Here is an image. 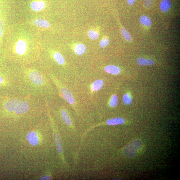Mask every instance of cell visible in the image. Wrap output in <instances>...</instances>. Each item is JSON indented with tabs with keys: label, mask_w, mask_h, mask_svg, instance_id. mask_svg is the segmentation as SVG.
<instances>
[{
	"label": "cell",
	"mask_w": 180,
	"mask_h": 180,
	"mask_svg": "<svg viewBox=\"0 0 180 180\" xmlns=\"http://www.w3.org/2000/svg\"><path fill=\"white\" fill-rule=\"evenodd\" d=\"M140 21L141 25L146 27H150L152 25V22L150 18L146 16H141L140 18Z\"/></svg>",
	"instance_id": "cell-14"
},
{
	"label": "cell",
	"mask_w": 180,
	"mask_h": 180,
	"mask_svg": "<svg viewBox=\"0 0 180 180\" xmlns=\"http://www.w3.org/2000/svg\"><path fill=\"white\" fill-rule=\"evenodd\" d=\"M118 103V98L116 95H113L110 100V106L112 107H115L117 106Z\"/></svg>",
	"instance_id": "cell-18"
},
{
	"label": "cell",
	"mask_w": 180,
	"mask_h": 180,
	"mask_svg": "<svg viewBox=\"0 0 180 180\" xmlns=\"http://www.w3.org/2000/svg\"><path fill=\"white\" fill-rule=\"evenodd\" d=\"M4 29V23L2 19L0 18V38L2 37L3 35Z\"/></svg>",
	"instance_id": "cell-22"
},
{
	"label": "cell",
	"mask_w": 180,
	"mask_h": 180,
	"mask_svg": "<svg viewBox=\"0 0 180 180\" xmlns=\"http://www.w3.org/2000/svg\"><path fill=\"white\" fill-rule=\"evenodd\" d=\"M155 0H144L143 6L146 9H149L154 4Z\"/></svg>",
	"instance_id": "cell-21"
},
{
	"label": "cell",
	"mask_w": 180,
	"mask_h": 180,
	"mask_svg": "<svg viewBox=\"0 0 180 180\" xmlns=\"http://www.w3.org/2000/svg\"><path fill=\"white\" fill-rule=\"evenodd\" d=\"M26 138L28 143L32 145H37L39 143V138L35 131H31L29 132L26 136Z\"/></svg>",
	"instance_id": "cell-3"
},
{
	"label": "cell",
	"mask_w": 180,
	"mask_h": 180,
	"mask_svg": "<svg viewBox=\"0 0 180 180\" xmlns=\"http://www.w3.org/2000/svg\"><path fill=\"white\" fill-rule=\"evenodd\" d=\"M136 0H127L128 4L129 5H133L136 2Z\"/></svg>",
	"instance_id": "cell-24"
},
{
	"label": "cell",
	"mask_w": 180,
	"mask_h": 180,
	"mask_svg": "<svg viewBox=\"0 0 180 180\" xmlns=\"http://www.w3.org/2000/svg\"><path fill=\"white\" fill-rule=\"evenodd\" d=\"M104 70L108 73L117 75L119 73L120 68L114 65H109L105 67Z\"/></svg>",
	"instance_id": "cell-8"
},
{
	"label": "cell",
	"mask_w": 180,
	"mask_h": 180,
	"mask_svg": "<svg viewBox=\"0 0 180 180\" xmlns=\"http://www.w3.org/2000/svg\"><path fill=\"white\" fill-rule=\"evenodd\" d=\"M57 85L59 88L60 94L64 99L70 104H73L75 103V100L73 95L68 88L64 86H61L58 83Z\"/></svg>",
	"instance_id": "cell-2"
},
{
	"label": "cell",
	"mask_w": 180,
	"mask_h": 180,
	"mask_svg": "<svg viewBox=\"0 0 180 180\" xmlns=\"http://www.w3.org/2000/svg\"><path fill=\"white\" fill-rule=\"evenodd\" d=\"M86 47L83 44H77L74 48V51L75 53L78 55H81L85 52Z\"/></svg>",
	"instance_id": "cell-13"
},
{
	"label": "cell",
	"mask_w": 180,
	"mask_h": 180,
	"mask_svg": "<svg viewBox=\"0 0 180 180\" xmlns=\"http://www.w3.org/2000/svg\"><path fill=\"white\" fill-rule=\"evenodd\" d=\"M109 43V40L107 37L103 38L100 42V46L102 48L107 47Z\"/></svg>",
	"instance_id": "cell-20"
},
{
	"label": "cell",
	"mask_w": 180,
	"mask_h": 180,
	"mask_svg": "<svg viewBox=\"0 0 180 180\" xmlns=\"http://www.w3.org/2000/svg\"><path fill=\"white\" fill-rule=\"evenodd\" d=\"M104 85V82L102 80H96L92 84V89L93 91H97L101 88Z\"/></svg>",
	"instance_id": "cell-15"
},
{
	"label": "cell",
	"mask_w": 180,
	"mask_h": 180,
	"mask_svg": "<svg viewBox=\"0 0 180 180\" xmlns=\"http://www.w3.org/2000/svg\"><path fill=\"white\" fill-rule=\"evenodd\" d=\"M123 101L125 104L129 105L131 104L132 98L128 93H126L123 96Z\"/></svg>",
	"instance_id": "cell-19"
},
{
	"label": "cell",
	"mask_w": 180,
	"mask_h": 180,
	"mask_svg": "<svg viewBox=\"0 0 180 180\" xmlns=\"http://www.w3.org/2000/svg\"><path fill=\"white\" fill-rule=\"evenodd\" d=\"M54 139L57 150L59 153H61L63 151V146H62L61 138L59 134L55 133Z\"/></svg>",
	"instance_id": "cell-9"
},
{
	"label": "cell",
	"mask_w": 180,
	"mask_h": 180,
	"mask_svg": "<svg viewBox=\"0 0 180 180\" xmlns=\"http://www.w3.org/2000/svg\"><path fill=\"white\" fill-rule=\"evenodd\" d=\"M55 61L60 66H64L65 64V60L61 54L58 52H55L52 54Z\"/></svg>",
	"instance_id": "cell-4"
},
{
	"label": "cell",
	"mask_w": 180,
	"mask_h": 180,
	"mask_svg": "<svg viewBox=\"0 0 180 180\" xmlns=\"http://www.w3.org/2000/svg\"><path fill=\"white\" fill-rule=\"evenodd\" d=\"M88 36L90 39L94 40H97L99 37V33L97 31L93 29L89 30L88 32Z\"/></svg>",
	"instance_id": "cell-17"
},
{
	"label": "cell",
	"mask_w": 180,
	"mask_h": 180,
	"mask_svg": "<svg viewBox=\"0 0 180 180\" xmlns=\"http://www.w3.org/2000/svg\"><path fill=\"white\" fill-rule=\"evenodd\" d=\"M121 30L122 35L124 40L127 42H131L132 38L130 33L126 30V29L123 27L121 28Z\"/></svg>",
	"instance_id": "cell-16"
},
{
	"label": "cell",
	"mask_w": 180,
	"mask_h": 180,
	"mask_svg": "<svg viewBox=\"0 0 180 180\" xmlns=\"http://www.w3.org/2000/svg\"><path fill=\"white\" fill-rule=\"evenodd\" d=\"M137 63L140 66H152L154 64L153 60L151 59H148L140 57L137 59Z\"/></svg>",
	"instance_id": "cell-11"
},
{
	"label": "cell",
	"mask_w": 180,
	"mask_h": 180,
	"mask_svg": "<svg viewBox=\"0 0 180 180\" xmlns=\"http://www.w3.org/2000/svg\"><path fill=\"white\" fill-rule=\"evenodd\" d=\"M124 121V119L121 117H116L108 120L107 123L109 125L114 126L123 124Z\"/></svg>",
	"instance_id": "cell-10"
},
{
	"label": "cell",
	"mask_w": 180,
	"mask_h": 180,
	"mask_svg": "<svg viewBox=\"0 0 180 180\" xmlns=\"http://www.w3.org/2000/svg\"><path fill=\"white\" fill-rule=\"evenodd\" d=\"M50 179V177L48 175H45L44 176H42L40 179V180H49Z\"/></svg>",
	"instance_id": "cell-23"
},
{
	"label": "cell",
	"mask_w": 180,
	"mask_h": 180,
	"mask_svg": "<svg viewBox=\"0 0 180 180\" xmlns=\"http://www.w3.org/2000/svg\"><path fill=\"white\" fill-rule=\"evenodd\" d=\"M31 6L33 11L37 12L42 10L44 8L45 4L42 1H35L31 4Z\"/></svg>",
	"instance_id": "cell-5"
},
{
	"label": "cell",
	"mask_w": 180,
	"mask_h": 180,
	"mask_svg": "<svg viewBox=\"0 0 180 180\" xmlns=\"http://www.w3.org/2000/svg\"><path fill=\"white\" fill-rule=\"evenodd\" d=\"M33 24L38 27L47 28L50 26V24L47 21L44 19L38 18L35 19L33 21Z\"/></svg>",
	"instance_id": "cell-7"
},
{
	"label": "cell",
	"mask_w": 180,
	"mask_h": 180,
	"mask_svg": "<svg viewBox=\"0 0 180 180\" xmlns=\"http://www.w3.org/2000/svg\"><path fill=\"white\" fill-rule=\"evenodd\" d=\"M16 70L19 91L38 100L47 99L50 88L46 72L40 66L20 65Z\"/></svg>",
	"instance_id": "cell-1"
},
{
	"label": "cell",
	"mask_w": 180,
	"mask_h": 180,
	"mask_svg": "<svg viewBox=\"0 0 180 180\" xmlns=\"http://www.w3.org/2000/svg\"><path fill=\"white\" fill-rule=\"evenodd\" d=\"M171 6L170 0H162L160 4V10L163 13H166L171 8Z\"/></svg>",
	"instance_id": "cell-6"
},
{
	"label": "cell",
	"mask_w": 180,
	"mask_h": 180,
	"mask_svg": "<svg viewBox=\"0 0 180 180\" xmlns=\"http://www.w3.org/2000/svg\"><path fill=\"white\" fill-rule=\"evenodd\" d=\"M61 118L64 123L68 126H71L72 124V121L66 110H61Z\"/></svg>",
	"instance_id": "cell-12"
}]
</instances>
